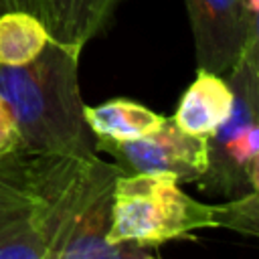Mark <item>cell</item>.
I'll list each match as a JSON object with an SVG mask.
<instances>
[{"label": "cell", "mask_w": 259, "mask_h": 259, "mask_svg": "<svg viewBox=\"0 0 259 259\" xmlns=\"http://www.w3.org/2000/svg\"><path fill=\"white\" fill-rule=\"evenodd\" d=\"M95 150L109 154L121 174H170L178 184L196 182L206 166V138L184 134L172 117L140 140L95 138Z\"/></svg>", "instance_id": "obj_6"}, {"label": "cell", "mask_w": 259, "mask_h": 259, "mask_svg": "<svg viewBox=\"0 0 259 259\" xmlns=\"http://www.w3.org/2000/svg\"><path fill=\"white\" fill-rule=\"evenodd\" d=\"M45 22L30 10L0 12V67H20L36 59L49 45Z\"/></svg>", "instance_id": "obj_11"}, {"label": "cell", "mask_w": 259, "mask_h": 259, "mask_svg": "<svg viewBox=\"0 0 259 259\" xmlns=\"http://www.w3.org/2000/svg\"><path fill=\"white\" fill-rule=\"evenodd\" d=\"M214 227H225L243 235H259V190L229 198L225 204H214Z\"/></svg>", "instance_id": "obj_12"}, {"label": "cell", "mask_w": 259, "mask_h": 259, "mask_svg": "<svg viewBox=\"0 0 259 259\" xmlns=\"http://www.w3.org/2000/svg\"><path fill=\"white\" fill-rule=\"evenodd\" d=\"M18 148H20V140H18L14 115L8 107V103L0 97V158L16 152Z\"/></svg>", "instance_id": "obj_13"}, {"label": "cell", "mask_w": 259, "mask_h": 259, "mask_svg": "<svg viewBox=\"0 0 259 259\" xmlns=\"http://www.w3.org/2000/svg\"><path fill=\"white\" fill-rule=\"evenodd\" d=\"M32 12H34V0H32Z\"/></svg>", "instance_id": "obj_16"}, {"label": "cell", "mask_w": 259, "mask_h": 259, "mask_svg": "<svg viewBox=\"0 0 259 259\" xmlns=\"http://www.w3.org/2000/svg\"><path fill=\"white\" fill-rule=\"evenodd\" d=\"M79 57V49L51 38L30 63L0 67V97L14 115L18 150L32 156H97L83 115Z\"/></svg>", "instance_id": "obj_1"}, {"label": "cell", "mask_w": 259, "mask_h": 259, "mask_svg": "<svg viewBox=\"0 0 259 259\" xmlns=\"http://www.w3.org/2000/svg\"><path fill=\"white\" fill-rule=\"evenodd\" d=\"M231 105L233 91L227 77L198 69L194 81L182 93L172 121L188 136L208 140L227 119Z\"/></svg>", "instance_id": "obj_9"}, {"label": "cell", "mask_w": 259, "mask_h": 259, "mask_svg": "<svg viewBox=\"0 0 259 259\" xmlns=\"http://www.w3.org/2000/svg\"><path fill=\"white\" fill-rule=\"evenodd\" d=\"M83 115L95 138L111 142H130L150 136L166 119L132 99H109L101 105H85Z\"/></svg>", "instance_id": "obj_10"}, {"label": "cell", "mask_w": 259, "mask_h": 259, "mask_svg": "<svg viewBox=\"0 0 259 259\" xmlns=\"http://www.w3.org/2000/svg\"><path fill=\"white\" fill-rule=\"evenodd\" d=\"M121 0H34V14L53 40L79 49L101 34Z\"/></svg>", "instance_id": "obj_8"}, {"label": "cell", "mask_w": 259, "mask_h": 259, "mask_svg": "<svg viewBox=\"0 0 259 259\" xmlns=\"http://www.w3.org/2000/svg\"><path fill=\"white\" fill-rule=\"evenodd\" d=\"M30 170L45 204L49 259H144L146 247L109 243L111 194L119 174L97 156H32Z\"/></svg>", "instance_id": "obj_2"}, {"label": "cell", "mask_w": 259, "mask_h": 259, "mask_svg": "<svg viewBox=\"0 0 259 259\" xmlns=\"http://www.w3.org/2000/svg\"><path fill=\"white\" fill-rule=\"evenodd\" d=\"M12 8H24L32 12V0H0V12L12 10Z\"/></svg>", "instance_id": "obj_14"}, {"label": "cell", "mask_w": 259, "mask_h": 259, "mask_svg": "<svg viewBox=\"0 0 259 259\" xmlns=\"http://www.w3.org/2000/svg\"><path fill=\"white\" fill-rule=\"evenodd\" d=\"M144 259H156V257H152V255H146V257H144Z\"/></svg>", "instance_id": "obj_15"}, {"label": "cell", "mask_w": 259, "mask_h": 259, "mask_svg": "<svg viewBox=\"0 0 259 259\" xmlns=\"http://www.w3.org/2000/svg\"><path fill=\"white\" fill-rule=\"evenodd\" d=\"M198 69L227 75L243 51L259 42L243 0H184Z\"/></svg>", "instance_id": "obj_7"}, {"label": "cell", "mask_w": 259, "mask_h": 259, "mask_svg": "<svg viewBox=\"0 0 259 259\" xmlns=\"http://www.w3.org/2000/svg\"><path fill=\"white\" fill-rule=\"evenodd\" d=\"M0 259H49L45 204L22 150L0 158Z\"/></svg>", "instance_id": "obj_5"}, {"label": "cell", "mask_w": 259, "mask_h": 259, "mask_svg": "<svg viewBox=\"0 0 259 259\" xmlns=\"http://www.w3.org/2000/svg\"><path fill=\"white\" fill-rule=\"evenodd\" d=\"M214 227V204L188 196L170 174H117L107 241L158 247Z\"/></svg>", "instance_id": "obj_3"}, {"label": "cell", "mask_w": 259, "mask_h": 259, "mask_svg": "<svg viewBox=\"0 0 259 259\" xmlns=\"http://www.w3.org/2000/svg\"><path fill=\"white\" fill-rule=\"evenodd\" d=\"M225 77L233 105L206 140V166L196 184L202 192L233 198L259 190V42L249 45Z\"/></svg>", "instance_id": "obj_4"}]
</instances>
